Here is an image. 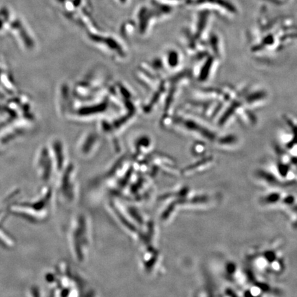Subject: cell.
I'll list each match as a JSON object with an SVG mask.
<instances>
[{"instance_id": "cell-1", "label": "cell", "mask_w": 297, "mask_h": 297, "mask_svg": "<svg viewBox=\"0 0 297 297\" xmlns=\"http://www.w3.org/2000/svg\"><path fill=\"white\" fill-rule=\"evenodd\" d=\"M246 258L248 268L258 277L264 279L281 276L286 269L281 244L275 241L250 250Z\"/></svg>"}]
</instances>
